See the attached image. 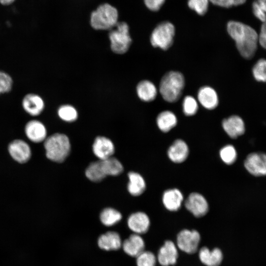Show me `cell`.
I'll use <instances>...</instances> for the list:
<instances>
[{"label": "cell", "instance_id": "cell-1", "mask_svg": "<svg viewBox=\"0 0 266 266\" xmlns=\"http://www.w3.org/2000/svg\"><path fill=\"white\" fill-rule=\"evenodd\" d=\"M227 31L235 41L240 55L246 59L253 57L257 49L259 34L251 27L240 22L229 21Z\"/></svg>", "mask_w": 266, "mask_h": 266}, {"label": "cell", "instance_id": "cell-2", "mask_svg": "<svg viewBox=\"0 0 266 266\" xmlns=\"http://www.w3.org/2000/svg\"><path fill=\"white\" fill-rule=\"evenodd\" d=\"M123 171L121 163L117 159L111 157L90 164L85 171V175L90 180L99 182L108 175H118Z\"/></svg>", "mask_w": 266, "mask_h": 266}, {"label": "cell", "instance_id": "cell-3", "mask_svg": "<svg viewBox=\"0 0 266 266\" xmlns=\"http://www.w3.org/2000/svg\"><path fill=\"white\" fill-rule=\"evenodd\" d=\"M185 85L183 74L175 71H170L162 77L159 85V92L166 101L174 102L180 98Z\"/></svg>", "mask_w": 266, "mask_h": 266}, {"label": "cell", "instance_id": "cell-4", "mask_svg": "<svg viewBox=\"0 0 266 266\" xmlns=\"http://www.w3.org/2000/svg\"><path fill=\"white\" fill-rule=\"evenodd\" d=\"M44 147L46 157L56 163L64 162L69 154L71 148L68 137L59 133L47 137L44 141Z\"/></svg>", "mask_w": 266, "mask_h": 266}, {"label": "cell", "instance_id": "cell-5", "mask_svg": "<svg viewBox=\"0 0 266 266\" xmlns=\"http://www.w3.org/2000/svg\"><path fill=\"white\" fill-rule=\"evenodd\" d=\"M117 9L108 3L99 5L91 14L90 24L97 30H110L118 22Z\"/></svg>", "mask_w": 266, "mask_h": 266}, {"label": "cell", "instance_id": "cell-6", "mask_svg": "<svg viewBox=\"0 0 266 266\" xmlns=\"http://www.w3.org/2000/svg\"><path fill=\"white\" fill-rule=\"evenodd\" d=\"M108 37L111 50L117 54H123L129 49L132 39L129 27L125 22H118L109 32Z\"/></svg>", "mask_w": 266, "mask_h": 266}, {"label": "cell", "instance_id": "cell-7", "mask_svg": "<svg viewBox=\"0 0 266 266\" xmlns=\"http://www.w3.org/2000/svg\"><path fill=\"white\" fill-rule=\"evenodd\" d=\"M174 34L175 28L172 24L169 22L161 23L151 34V43L154 47L166 50L172 45Z\"/></svg>", "mask_w": 266, "mask_h": 266}, {"label": "cell", "instance_id": "cell-8", "mask_svg": "<svg viewBox=\"0 0 266 266\" xmlns=\"http://www.w3.org/2000/svg\"><path fill=\"white\" fill-rule=\"evenodd\" d=\"M200 240V235L197 231L184 229L177 234V246L184 252L192 254L198 250Z\"/></svg>", "mask_w": 266, "mask_h": 266}, {"label": "cell", "instance_id": "cell-9", "mask_svg": "<svg viewBox=\"0 0 266 266\" xmlns=\"http://www.w3.org/2000/svg\"><path fill=\"white\" fill-rule=\"evenodd\" d=\"M246 169L255 176L266 175V154L253 152L247 155L244 163Z\"/></svg>", "mask_w": 266, "mask_h": 266}, {"label": "cell", "instance_id": "cell-10", "mask_svg": "<svg viewBox=\"0 0 266 266\" xmlns=\"http://www.w3.org/2000/svg\"><path fill=\"white\" fill-rule=\"evenodd\" d=\"M8 151L11 158L20 164L27 163L32 156L30 145L22 139H15L8 146Z\"/></svg>", "mask_w": 266, "mask_h": 266}, {"label": "cell", "instance_id": "cell-11", "mask_svg": "<svg viewBox=\"0 0 266 266\" xmlns=\"http://www.w3.org/2000/svg\"><path fill=\"white\" fill-rule=\"evenodd\" d=\"M186 209L196 217L204 216L208 211V204L205 198L198 193L189 195L185 202Z\"/></svg>", "mask_w": 266, "mask_h": 266}, {"label": "cell", "instance_id": "cell-12", "mask_svg": "<svg viewBox=\"0 0 266 266\" xmlns=\"http://www.w3.org/2000/svg\"><path fill=\"white\" fill-rule=\"evenodd\" d=\"M178 257L176 245L172 241L166 240L158 251L157 259L162 266L174 265Z\"/></svg>", "mask_w": 266, "mask_h": 266}, {"label": "cell", "instance_id": "cell-13", "mask_svg": "<svg viewBox=\"0 0 266 266\" xmlns=\"http://www.w3.org/2000/svg\"><path fill=\"white\" fill-rule=\"evenodd\" d=\"M24 110L32 116L39 115L44 110L45 102L42 98L34 93L26 94L22 100Z\"/></svg>", "mask_w": 266, "mask_h": 266}, {"label": "cell", "instance_id": "cell-14", "mask_svg": "<svg viewBox=\"0 0 266 266\" xmlns=\"http://www.w3.org/2000/svg\"><path fill=\"white\" fill-rule=\"evenodd\" d=\"M25 133L31 141L39 143L47 138V130L45 125L38 120H31L25 126Z\"/></svg>", "mask_w": 266, "mask_h": 266}, {"label": "cell", "instance_id": "cell-15", "mask_svg": "<svg viewBox=\"0 0 266 266\" xmlns=\"http://www.w3.org/2000/svg\"><path fill=\"white\" fill-rule=\"evenodd\" d=\"M93 152L99 160H103L112 157L115 147L112 141L104 136H98L93 143Z\"/></svg>", "mask_w": 266, "mask_h": 266}, {"label": "cell", "instance_id": "cell-16", "mask_svg": "<svg viewBox=\"0 0 266 266\" xmlns=\"http://www.w3.org/2000/svg\"><path fill=\"white\" fill-rule=\"evenodd\" d=\"M129 229L134 233L141 234L146 233L150 222L147 215L143 212H136L130 215L127 220Z\"/></svg>", "mask_w": 266, "mask_h": 266}, {"label": "cell", "instance_id": "cell-17", "mask_svg": "<svg viewBox=\"0 0 266 266\" xmlns=\"http://www.w3.org/2000/svg\"><path fill=\"white\" fill-rule=\"evenodd\" d=\"M222 124L225 132L232 138H236L245 132L244 123L237 115H233L224 119Z\"/></svg>", "mask_w": 266, "mask_h": 266}, {"label": "cell", "instance_id": "cell-18", "mask_svg": "<svg viewBox=\"0 0 266 266\" xmlns=\"http://www.w3.org/2000/svg\"><path fill=\"white\" fill-rule=\"evenodd\" d=\"M122 246L127 254L137 257L144 250L145 243L139 234L133 233L123 241Z\"/></svg>", "mask_w": 266, "mask_h": 266}, {"label": "cell", "instance_id": "cell-19", "mask_svg": "<svg viewBox=\"0 0 266 266\" xmlns=\"http://www.w3.org/2000/svg\"><path fill=\"white\" fill-rule=\"evenodd\" d=\"M189 152V148L186 143L182 139H176L169 147L167 155L173 162L181 163L186 160Z\"/></svg>", "mask_w": 266, "mask_h": 266}, {"label": "cell", "instance_id": "cell-20", "mask_svg": "<svg viewBox=\"0 0 266 266\" xmlns=\"http://www.w3.org/2000/svg\"><path fill=\"white\" fill-rule=\"evenodd\" d=\"M198 99L201 105L209 110L215 109L218 104L217 94L213 88L209 86H203L200 89Z\"/></svg>", "mask_w": 266, "mask_h": 266}, {"label": "cell", "instance_id": "cell-21", "mask_svg": "<svg viewBox=\"0 0 266 266\" xmlns=\"http://www.w3.org/2000/svg\"><path fill=\"white\" fill-rule=\"evenodd\" d=\"M199 257L201 262L206 266H219L223 259L222 252L219 248H215L210 250L206 247L200 250Z\"/></svg>", "mask_w": 266, "mask_h": 266}, {"label": "cell", "instance_id": "cell-22", "mask_svg": "<svg viewBox=\"0 0 266 266\" xmlns=\"http://www.w3.org/2000/svg\"><path fill=\"white\" fill-rule=\"evenodd\" d=\"M99 247L104 250H116L121 248L122 242L119 234L113 231H109L101 234L98 238Z\"/></svg>", "mask_w": 266, "mask_h": 266}, {"label": "cell", "instance_id": "cell-23", "mask_svg": "<svg viewBox=\"0 0 266 266\" xmlns=\"http://www.w3.org/2000/svg\"><path fill=\"white\" fill-rule=\"evenodd\" d=\"M162 200L165 207L167 210L176 211L181 207L183 196L177 189H168L164 193Z\"/></svg>", "mask_w": 266, "mask_h": 266}, {"label": "cell", "instance_id": "cell-24", "mask_svg": "<svg viewBox=\"0 0 266 266\" xmlns=\"http://www.w3.org/2000/svg\"><path fill=\"white\" fill-rule=\"evenodd\" d=\"M136 91L138 97L145 102L153 100L157 95V89L155 84L147 80L139 82L137 85Z\"/></svg>", "mask_w": 266, "mask_h": 266}, {"label": "cell", "instance_id": "cell-25", "mask_svg": "<svg viewBox=\"0 0 266 266\" xmlns=\"http://www.w3.org/2000/svg\"><path fill=\"white\" fill-rule=\"evenodd\" d=\"M129 182L128 190L133 196H138L142 194L146 189V183L142 176L135 172L128 173Z\"/></svg>", "mask_w": 266, "mask_h": 266}, {"label": "cell", "instance_id": "cell-26", "mask_svg": "<svg viewBox=\"0 0 266 266\" xmlns=\"http://www.w3.org/2000/svg\"><path fill=\"white\" fill-rule=\"evenodd\" d=\"M156 121L159 129L164 133H166L176 125L177 120L172 112L166 110L161 112L158 115Z\"/></svg>", "mask_w": 266, "mask_h": 266}, {"label": "cell", "instance_id": "cell-27", "mask_svg": "<svg viewBox=\"0 0 266 266\" xmlns=\"http://www.w3.org/2000/svg\"><path fill=\"white\" fill-rule=\"evenodd\" d=\"M100 217L102 224L110 227L119 222L122 219V215L117 210L108 207L101 211Z\"/></svg>", "mask_w": 266, "mask_h": 266}, {"label": "cell", "instance_id": "cell-28", "mask_svg": "<svg viewBox=\"0 0 266 266\" xmlns=\"http://www.w3.org/2000/svg\"><path fill=\"white\" fill-rule=\"evenodd\" d=\"M59 118L67 122L75 121L78 118V112L76 108L70 104L60 106L57 110Z\"/></svg>", "mask_w": 266, "mask_h": 266}, {"label": "cell", "instance_id": "cell-29", "mask_svg": "<svg viewBox=\"0 0 266 266\" xmlns=\"http://www.w3.org/2000/svg\"><path fill=\"white\" fill-rule=\"evenodd\" d=\"M222 160L227 165L233 164L237 158V152L235 148L229 144L224 146L220 151Z\"/></svg>", "mask_w": 266, "mask_h": 266}, {"label": "cell", "instance_id": "cell-30", "mask_svg": "<svg viewBox=\"0 0 266 266\" xmlns=\"http://www.w3.org/2000/svg\"><path fill=\"white\" fill-rule=\"evenodd\" d=\"M136 257L137 266H156V257L150 251L144 250Z\"/></svg>", "mask_w": 266, "mask_h": 266}, {"label": "cell", "instance_id": "cell-31", "mask_svg": "<svg viewBox=\"0 0 266 266\" xmlns=\"http://www.w3.org/2000/svg\"><path fill=\"white\" fill-rule=\"evenodd\" d=\"M253 74L258 81L266 82V60L260 59L254 66Z\"/></svg>", "mask_w": 266, "mask_h": 266}, {"label": "cell", "instance_id": "cell-32", "mask_svg": "<svg viewBox=\"0 0 266 266\" xmlns=\"http://www.w3.org/2000/svg\"><path fill=\"white\" fill-rule=\"evenodd\" d=\"M184 113L188 116L195 115L198 110V104L193 97L187 96L184 98L182 103Z\"/></svg>", "mask_w": 266, "mask_h": 266}, {"label": "cell", "instance_id": "cell-33", "mask_svg": "<svg viewBox=\"0 0 266 266\" xmlns=\"http://www.w3.org/2000/svg\"><path fill=\"white\" fill-rule=\"evenodd\" d=\"M255 16L263 22L266 19V0H255L252 3Z\"/></svg>", "mask_w": 266, "mask_h": 266}, {"label": "cell", "instance_id": "cell-34", "mask_svg": "<svg viewBox=\"0 0 266 266\" xmlns=\"http://www.w3.org/2000/svg\"><path fill=\"white\" fill-rule=\"evenodd\" d=\"M13 86V79L7 72L0 70V95L9 92Z\"/></svg>", "mask_w": 266, "mask_h": 266}, {"label": "cell", "instance_id": "cell-35", "mask_svg": "<svg viewBox=\"0 0 266 266\" xmlns=\"http://www.w3.org/2000/svg\"><path fill=\"white\" fill-rule=\"evenodd\" d=\"M209 0H188L189 7L198 14L204 15L207 11Z\"/></svg>", "mask_w": 266, "mask_h": 266}, {"label": "cell", "instance_id": "cell-36", "mask_svg": "<svg viewBox=\"0 0 266 266\" xmlns=\"http://www.w3.org/2000/svg\"><path fill=\"white\" fill-rule=\"evenodd\" d=\"M215 5L229 8L233 6L241 5L245 2L246 0H209Z\"/></svg>", "mask_w": 266, "mask_h": 266}, {"label": "cell", "instance_id": "cell-37", "mask_svg": "<svg viewBox=\"0 0 266 266\" xmlns=\"http://www.w3.org/2000/svg\"><path fill=\"white\" fill-rule=\"evenodd\" d=\"M165 0H144V3L147 7L154 11L159 10Z\"/></svg>", "mask_w": 266, "mask_h": 266}, {"label": "cell", "instance_id": "cell-38", "mask_svg": "<svg viewBox=\"0 0 266 266\" xmlns=\"http://www.w3.org/2000/svg\"><path fill=\"white\" fill-rule=\"evenodd\" d=\"M259 43L261 46L266 49V19L263 22L259 34Z\"/></svg>", "mask_w": 266, "mask_h": 266}, {"label": "cell", "instance_id": "cell-39", "mask_svg": "<svg viewBox=\"0 0 266 266\" xmlns=\"http://www.w3.org/2000/svg\"><path fill=\"white\" fill-rule=\"evenodd\" d=\"M16 0H0V3L7 6L12 4Z\"/></svg>", "mask_w": 266, "mask_h": 266}]
</instances>
